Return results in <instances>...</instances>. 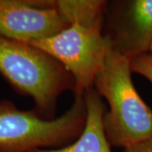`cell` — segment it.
Segmentation results:
<instances>
[{"mask_svg":"<svg viewBox=\"0 0 152 152\" xmlns=\"http://www.w3.org/2000/svg\"><path fill=\"white\" fill-rule=\"evenodd\" d=\"M130 64L111 48L94 82V89L109 104L103 116L107 139L111 146L124 149L152 140V110L136 91Z\"/></svg>","mask_w":152,"mask_h":152,"instance_id":"1","label":"cell"},{"mask_svg":"<svg viewBox=\"0 0 152 152\" xmlns=\"http://www.w3.org/2000/svg\"><path fill=\"white\" fill-rule=\"evenodd\" d=\"M0 74L19 93L32 98L36 111L53 119L58 98L75 90L73 76L58 60L30 44L0 36Z\"/></svg>","mask_w":152,"mask_h":152,"instance_id":"2","label":"cell"},{"mask_svg":"<svg viewBox=\"0 0 152 152\" xmlns=\"http://www.w3.org/2000/svg\"><path fill=\"white\" fill-rule=\"evenodd\" d=\"M86 120L83 95H75L69 110L59 118L48 119L36 110L24 111L7 100L0 101V152H31L60 148L81 134Z\"/></svg>","mask_w":152,"mask_h":152,"instance_id":"3","label":"cell"},{"mask_svg":"<svg viewBox=\"0 0 152 152\" xmlns=\"http://www.w3.org/2000/svg\"><path fill=\"white\" fill-rule=\"evenodd\" d=\"M102 29L71 24L55 36L30 45L58 60L75 80V95H83L93 88L95 79L112 48L110 39L102 36Z\"/></svg>","mask_w":152,"mask_h":152,"instance_id":"4","label":"cell"},{"mask_svg":"<svg viewBox=\"0 0 152 152\" xmlns=\"http://www.w3.org/2000/svg\"><path fill=\"white\" fill-rule=\"evenodd\" d=\"M69 26L53 1L0 0V36L31 44Z\"/></svg>","mask_w":152,"mask_h":152,"instance_id":"5","label":"cell"},{"mask_svg":"<svg viewBox=\"0 0 152 152\" xmlns=\"http://www.w3.org/2000/svg\"><path fill=\"white\" fill-rule=\"evenodd\" d=\"M115 14L112 48L130 61L150 53L152 43V0L120 2Z\"/></svg>","mask_w":152,"mask_h":152,"instance_id":"6","label":"cell"},{"mask_svg":"<svg viewBox=\"0 0 152 152\" xmlns=\"http://www.w3.org/2000/svg\"><path fill=\"white\" fill-rule=\"evenodd\" d=\"M86 120L81 134L71 144L56 149H39L31 152H112L104 131L105 107L94 87L84 93Z\"/></svg>","mask_w":152,"mask_h":152,"instance_id":"7","label":"cell"},{"mask_svg":"<svg viewBox=\"0 0 152 152\" xmlns=\"http://www.w3.org/2000/svg\"><path fill=\"white\" fill-rule=\"evenodd\" d=\"M53 5L69 26L80 24L102 28L103 15L107 4L101 0H58L53 1Z\"/></svg>","mask_w":152,"mask_h":152,"instance_id":"8","label":"cell"},{"mask_svg":"<svg viewBox=\"0 0 152 152\" xmlns=\"http://www.w3.org/2000/svg\"><path fill=\"white\" fill-rule=\"evenodd\" d=\"M131 70L146 78L152 84V54L150 53L137 57L131 61Z\"/></svg>","mask_w":152,"mask_h":152,"instance_id":"9","label":"cell"},{"mask_svg":"<svg viewBox=\"0 0 152 152\" xmlns=\"http://www.w3.org/2000/svg\"><path fill=\"white\" fill-rule=\"evenodd\" d=\"M124 152H152V140L124 148Z\"/></svg>","mask_w":152,"mask_h":152,"instance_id":"10","label":"cell"},{"mask_svg":"<svg viewBox=\"0 0 152 152\" xmlns=\"http://www.w3.org/2000/svg\"><path fill=\"white\" fill-rule=\"evenodd\" d=\"M150 53L152 54V43H151V48H150Z\"/></svg>","mask_w":152,"mask_h":152,"instance_id":"11","label":"cell"}]
</instances>
